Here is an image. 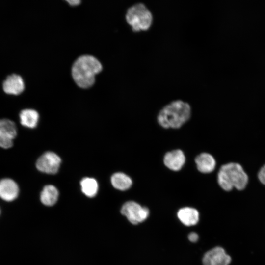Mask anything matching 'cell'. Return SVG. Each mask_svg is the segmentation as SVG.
Wrapping results in <instances>:
<instances>
[{"mask_svg":"<svg viewBox=\"0 0 265 265\" xmlns=\"http://www.w3.org/2000/svg\"><path fill=\"white\" fill-rule=\"evenodd\" d=\"M191 107L181 100L173 101L163 106L157 116L159 124L165 129H178L190 118Z\"/></svg>","mask_w":265,"mask_h":265,"instance_id":"cell-1","label":"cell"},{"mask_svg":"<svg viewBox=\"0 0 265 265\" xmlns=\"http://www.w3.org/2000/svg\"><path fill=\"white\" fill-rule=\"evenodd\" d=\"M102 66L93 56L82 55L74 63L72 75L76 84L82 88L91 87L95 82V75L100 72Z\"/></svg>","mask_w":265,"mask_h":265,"instance_id":"cell-2","label":"cell"},{"mask_svg":"<svg viewBox=\"0 0 265 265\" xmlns=\"http://www.w3.org/2000/svg\"><path fill=\"white\" fill-rule=\"evenodd\" d=\"M248 176L241 165L237 162H229L222 165L217 173V182L225 191H231L234 188L241 191L245 188L248 183Z\"/></svg>","mask_w":265,"mask_h":265,"instance_id":"cell-3","label":"cell"},{"mask_svg":"<svg viewBox=\"0 0 265 265\" xmlns=\"http://www.w3.org/2000/svg\"><path fill=\"white\" fill-rule=\"evenodd\" d=\"M125 18L133 31L147 30L153 22V15L151 11L143 3L138 2L129 7Z\"/></svg>","mask_w":265,"mask_h":265,"instance_id":"cell-4","label":"cell"},{"mask_svg":"<svg viewBox=\"0 0 265 265\" xmlns=\"http://www.w3.org/2000/svg\"><path fill=\"white\" fill-rule=\"evenodd\" d=\"M121 213L133 224H137L145 220L149 215V210L133 201H129L123 204Z\"/></svg>","mask_w":265,"mask_h":265,"instance_id":"cell-5","label":"cell"},{"mask_svg":"<svg viewBox=\"0 0 265 265\" xmlns=\"http://www.w3.org/2000/svg\"><path fill=\"white\" fill-rule=\"evenodd\" d=\"M61 159L55 153L47 152L37 160V169L43 173L53 174L57 172L61 163Z\"/></svg>","mask_w":265,"mask_h":265,"instance_id":"cell-6","label":"cell"},{"mask_svg":"<svg viewBox=\"0 0 265 265\" xmlns=\"http://www.w3.org/2000/svg\"><path fill=\"white\" fill-rule=\"evenodd\" d=\"M17 134L15 123L9 119H0V147L11 148Z\"/></svg>","mask_w":265,"mask_h":265,"instance_id":"cell-7","label":"cell"},{"mask_svg":"<svg viewBox=\"0 0 265 265\" xmlns=\"http://www.w3.org/2000/svg\"><path fill=\"white\" fill-rule=\"evenodd\" d=\"M232 259L225 249L216 246L208 251L204 255V265H230Z\"/></svg>","mask_w":265,"mask_h":265,"instance_id":"cell-8","label":"cell"},{"mask_svg":"<svg viewBox=\"0 0 265 265\" xmlns=\"http://www.w3.org/2000/svg\"><path fill=\"white\" fill-rule=\"evenodd\" d=\"M186 156L180 149H175L167 152L163 157L165 166L171 170L178 171L186 162Z\"/></svg>","mask_w":265,"mask_h":265,"instance_id":"cell-9","label":"cell"},{"mask_svg":"<svg viewBox=\"0 0 265 265\" xmlns=\"http://www.w3.org/2000/svg\"><path fill=\"white\" fill-rule=\"evenodd\" d=\"M19 188L16 182L10 178H3L0 180V198L10 202L18 196Z\"/></svg>","mask_w":265,"mask_h":265,"instance_id":"cell-10","label":"cell"},{"mask_svg":"<svg viewBox=\"0 0 265 265\" xmlns=\"http://www.w3.org/2000/svg\"><path fill=\"white\" fill-rule=\"evenodd\" d=\"M4 92L9 95H18L25 89V83L22 77L16 74L8 75L2 83Z\"/></svg>","mask_w":265,"mask_h":265,"instance_id":"cell-11","label":"cell"},{"mask_svg":"<svg viewBox=\"0 0 265 265\" xmlns=\"http://www.w3.org/2000/svg\"><path fill=\"white\" fill-rule=\"evenodd\" d=\"M197 170L202 173H210L213 171L216 166L214 157L208 153H202L195 158Z\"/></svg>","mask_w":265,"mask_h":265,"instance_id":"cell-12","label":"cell"},{"mask_svg":"<svg viewBox=\"0 0 265 265\" xmlns=\"http://www.w3.org/2000/svg\"><path fill=\"white\" fill-rule=\"evenodd\" d=\"M177 216L183 224L190 226L196 225L198 223L199 214L196 209L186 207L178 211Z\"/></svg>","mask_w":265,"mask_h":265,"instance_id":"cell-13","label":"cell"},{"mask_svg":"<svg viewBox=\"0 0 265 265\" xmlns=\"http://www.w3.org/2000/svg\"><path fill=\"white\" fill-rule=\"evenodd\" d=\"M20 122L23 126L33 129L36 127L39 114L37 111L32 109H25L19 113Z\"/></svg>","mask_w":265,"mask_h":265,"instance_id":"cell-14","label":"cell"},{"mask_svg":"<svg viewBox=\"0 0 265 265\" xmlns=\"http://www.w3.org/2000/svg\"><path fill=\"white\" fill-rule=\"evenodd\" d=\"M111 183L115 188L121 191L128 190L132 185V179L122 172L113 174L111 177Z\"/></svg>","mask_w":265,"mask_h":265,"instance_id":"cell-15","label":"cell"},{"mask_svg":"<svg viewBox=\"0 0 265 265\" xmlns=\"http://www.w3.org/2000/svg\"><path fill=\"white\" fill-rule=\"evenodd\" d=\"M58 194V191L54 186L47 185L41 192L40 200L46 206H53L56 202Z\"/></svg>","mask_w":265,"mask_h":265,"instance_id":"cell-16","label":"cell"},{"mask_svg":"<svg viewBox=\"0 0 265 265\" xmlns=\"http://www.w3.org/2000/svg\"><path fill=\"white\" fill-rule=\"evenodd\" d=\"M82 192L87 197H94L97 193L98 184L97 181L92 178L85 177L80 182Z\"/></svg>","mask_w":265,"mask_h":265,"instance_id":"cell-17","label":"cell"},{"mask_svg":"<svg viewBox=\"0 0 265 265\" xmlns=\"http://www.w3.org/2000/svg\"><path fill=\"white\" fill-rule=\"evenodd\" d=\"M258 178L260 182L265 186V164L259 170L258 173Z\"/></svg>","mask_w":265,"mask_h":265,"instance_id":"cell-18","label":"cell"},{"mask_svg":"<svg viewBox=\"0 0 265 265\" xmlns=\"http://www.w3.org/2000/svg\"><path fill=\"white\" fill-rule=\"evenodd\" d=\"M188 238L191 242H195L198 240L199 236L196 233L191 232L188 235Z\"/></svg>","mask_w":265,"mask_h":265,"instance_id":"cell-19","label":"cell"},{"mask_svg":"<svg viewBox=\"0 0 265 265\" xmlns=\"http://www.w3.org/2000/svg\"><path fill=\"white\" fill-rule=\"evenodd\" d=\"M68 3L73 6L78 5L80 3V1L79 0H66Z\"/></svg>","mask_w":265,"mask_h":265,"instance_id":"cell-20","label":"cell"},{"mask_svg":"<svg viewBox=\"0 0 265 265\" xmlns=\"http://www.w3.org/2000/svg\"></svg>","mask_w":265,"mask_h":265,"instance_id":"cell-21","label":"cell"}]
</instances>
